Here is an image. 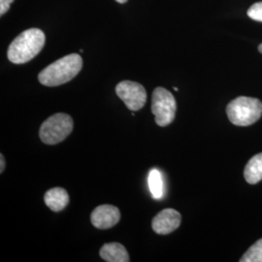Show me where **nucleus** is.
<instances>
[{
	"label": "nucleus",
	"mask_w": 262,
	"mask_h": 262,
	"mask_svg": "<svg viewBox=\"0 0 262 262\" xmlns=\"http://www.w3.org/2000/svg\"><path fill=\"white\" fill-rule=\"evenodd\" d=\"M248 16L256 21L262 23V1L252 5L248 10Z\"/></svg>",
	"instance_id": "nucleus-14"
},
{
	"label": "nucleus",
	"mask_w": 262,
	"mask_h": 262,
	"mask_svg": "<svg viewBox=\"0 0 262 262\" xmlns=\"http://www.w3.org/2000/svg\"><path fill=\"white\" fill-rule=\"evenodd\" d=\"M83 67V59L78 54L63 56L44 68L38 80L46 86H57L68 83L79 74Z\"/></svg>",
	"instance_id": "nucleus-2"
},
{
	"label": "nucleus",
	"mask_w": 262,
	"mask_h": 262,
	"mask_svg": "<svg viewBox=\"0 0 262 262\" xmlns=\"http://www.w3.org/2000/svg\"><path fill=\"white\" fill-rule=\"evenodd\" d=\"M177 104L173 94L164 88H157L151 97V113L159 126H167L174 121Z\"/></svg>",
	"instance_id": "nucleus-5"
},
{
	"label": "nucleus",
	"mask_w": 262,
	"mask_h": 262,
	"mask_svg": "<svg viewBox=\"0 0 262 262\" xmlns=\"http://www.w3.org/2000/svg\"><path fill=\"white\" fill-rule=\"evenodd\" d=\"M149 187L150 193L154 198L160 199L163 196L164 193V184L162 175L158 169L150 170L149 175Z\"/></svg>",
	"instance_id": "nucleus-12"
},
{
	"label": "nucleus",
	"mask_w": 262,
	"mask_h": 262,
	"mask_svg": "<svg viewBox=\"0 0 262 262\" xmlns=\"http://www.w3.org/2000/svg\"><path fill=\"white\" fill-rule=\"evenodd\" d=\"M14 0H0V15L3 16L10 9L11 4Z\"/></svg>",
	"instance_id": "nucleus-15"
},
{
	"label": "nucleus",
	"mask_w": 262,
	"mask_h": 262,
	"mask_svg": "<svg viewBox=\"0 0 262 262\" xmlns=\"http://www.w3.org/2000/svg\"><path fill=\"white\" fill-rule=\"evenodd\" d=\"M241 262H262V239L253 244L245 253Z\"/></svg>",
	"instance_id": "nucleus-13"
},
{
	"label": "nucleus",
	"mask_w": 262,
	"mask_h": 262,
	"mask_svg": "<svg viewBox=\"0 0 262 262\" xmlns=\"http://www.w3.org/2000/svg\"><path fill=\"white\" fill-rule=\"evenodd\" d=\"M226 114L229 121L235 125L249 126L260 119L262 102L253 97L240 96L227 105Z\"/></svg>",
	"instance_id": "nucleus-3"
},
{
	"label": "nucleus",
	"mask_w": 262,
	"mask_h": 262,
	"mask_svg": "<svg viewBox=\"0 0 262 262\" xmlns=\"http://www.w3.org/2000/svg\"><path fill=\"white\" fill-rule=\"evenodd\" d=\"M44 201L52 211L60 212L69 203V195L64 188L54 187L45 193Z\"/></svg>",
	"instance_id": "nucleus-9"
},
{
	"label": "nucleus",
	"mask_w": 262,
	"mask_h": 262,
	"mask_svg": "<svg viewBox=\"0 0 262 262\" xmlns=\"http://www.w3.org/2000/svg\"><path fill=\"white\" fill-rule=\"evenodd\" d=\"M244 177L251 185L257 184L258 182L261 181L262 154H258L249 160L245 167Z\"/></svg>",
	"instance_id": "nucleus-11"
},
{
	"label": "nucleus",
	"mask_w": 262,
	"mask_h": 262,
	"mask_svg": "<svg viewBox=\"0 0 262 262\" xmlns=\"http://www.w3.org/2000/svg\"><path fill=\"white\" fill-rule=\"evenodd\" d=\"M182 216L174 209H164L156 215L151 222V227L156 233L167 235L175 231L181 225Z\"/></svg>",
	"instance_id": "nucleus-7"
},
{
	"label": "nucleus",
	"mask_w": 262,
	"mask_h": 262,
	"mask_svg": "<svg viewBox=\"0 0 262 262\" xmlns=\"http://www.w3.org/2000/svg\"><path fill=\"white\" fill-rule=\"evenodd\" d=\"M116 94L130 111H139L147 101L145 88L136 82L122 81L116 86Z\"/></svg>",
	"instance_id": "nucleus-6"
},
{
	"label": "nucleus",
	"mask_w": 262,
	"mask_h": 262,
	"mask_svg": "<svg viewBox=\"0 0 262 262\" xmlns=\"http://www.w3.org/2000/svg\"><path fill=\"white\" fill-rule=\"evenodd\" d=\"M101 258L107 262H128L130 260L126 249L120 243H107L100 249Z\"/></svg>",
	"instance_id": "nucleus-10"
},
{
	"label": "nucleus",
	"mask_w": 262,
	"mask_h": 262,
	"mask_svg": "<svg viewBox=\"0 0 262 262\" xmlns=\"http://www.w3.org/2000/svg\"><path fill=\"white\" fill-rule=\"evenodd\" d=\"M46 37L39 28H30L21 32L10 44L8 59L14 64H24L33 59L42 51Z\"/></svg>",
	"instance_id": "nucleus-1"
},
{
	"label": "nucleus",
	"mask_w": 262,
	"mask_h": 262,
	"mask_svg": "<svg viewBox=\"0 0 262 262\" xmlns=\"http://www.w3.org/2000/svg\"><path fill=\"white\" fill-rule=\"evenodd\" d=\"M121 220L119 208L113 205H100L95 208L91 215L92 224L98 229H109Z\"/></svg>",
	"instance_id": "nucleus-8"
},
{
	"label": "nucleus",
	"mask_w": 262,
	"mask_h": 262,
	"mask_svg": "<svg viewBox=\"0 0 262 262\" xmlns=\"http://www.w3.org/2000/svg\"><path fill=\"white\" fill-rule=\"evenodd\" d=\"M258 51H259V52L262 54V44L261 45H259V47H258Z\"/></svg>",
	"instance_id": "nucleus-18"
},
{
	"label": "nucleus",
	"mask_w": 262,
	"mask_h": 262,
	"mask_svg": "<svg viewBox=\"0 0 262 262\" xmlns=\"http://www.w3.org/2000/svg\"><path fill=\"white\" fill-rule=\"evenodd\" d=\"M117 2H119V3H125L127 0H116Z\"/></svg>",
	"instance_id": "nucleus-17"
},
{
	"label": "nucleus",
	"mask_w": 262,
	"mask_h": 262,
	"mask_svg": "<svg viewBox=\"0 0 262 262\" xmlns=\"http://www.w3.org/2000/svg\"><path fill=\"white\" fill-rule=\"evenodd\" d=\"M0 160H1V165H0V172L2 173L3 172V170L5 168V160H4V157H3V155L1 154L0 155Z\"/></svg>",
	"instance_id": "nucleus-16"
},
{
	"label": "nucleus",
	"mask_w": 262,
	"mask_h": 262,
	"mask_svg": "<svg viewBox=\"0 0 262 262\" xmlns=\"http://www.w3.org/2000/svg\"><path fill=\"white\" fill-rule=\"evenodd\" d=\"M73 127L74 122L69 115L64 113H57L48 118L42 123L39 136L43 143L47 145H56L66 140L71 134Z\"/></svg>",
	"instance_id": "nucleus-4"
}]
</instances>
